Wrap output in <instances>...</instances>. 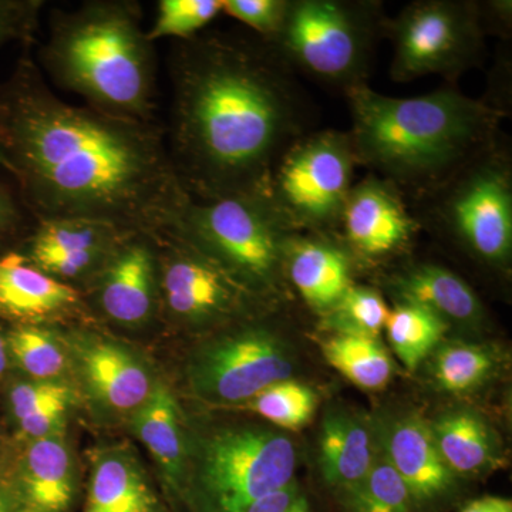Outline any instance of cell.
<instances>
[{"label":"cell","instance_id":"cell-1","mask_svg":"<svg viewBox=\"0 0 512 512\" xmlns=\"http://www.w3.org/2000/svg\"><path fill=\"white\" fill-rule=\"evenodd\" d=\"M0 157L37 221L84 218L156 238L180 227L192 200L156 121L67 103L30 59L0 101Z\"/></svg>","mask_w":512,"mask_h":512},{"label":"cell","instance_id":"cell-2","mask_svg":"<svg viewBox=\"0 0 512 512\" xmlns=\"http://www.w3.org/2000/svg\"><path fill=\"white\" fill-rule=\"evenodd\" d=\"M168 151L194 201L264 192L279 156L311 131L293 69L262 39L210 32L178 42Z\"/></svg>","mask_w":512,"mask_h":512},{"label":"cell","instance_id":"cell-3","mask_svg":"<svg viewBox=\"0 0 512 512\" xmlns=\"http://www.w3.org/2000/svg\"><path fill=\"white\" fill-rule=\"evenodd\" d=\"M359 165L421 198L500 141L507 111L454 86L386 96L360 84L345 93Z\"/></svg>","mask_w":512,"mask_h":512},{"label":"cell","instance_id":"cell-4","mask_svg":"<svg viewBox=\"0 0 512 512\" xmlns=\"http://www.w3.org/2000/svg\"><path fill=\"white\" fill-rule=\"evenodd\" d=\"M42 62L53 82L87 106L156 121V55L138 3L96 0L72 12L55 10Z\"/></svg>","mask_w":512,"mask_h":512},{"label":"cell","instance_id":"cell-5","mask_svg":"<svg viewBox=\"0 0 512 512\" xmlns=\"http://www.w3.org/2000/svg\"><path fill=\"white\" fill-rule=\"evenodd\" d=\"M295 443L256 424L218 427L191 437L181 512H247L295 480Z\"/></svg>","mask_w":512,"mask_h":512},{"label":"cell","instance_id":"cell-6","mask_svg":"<svg viewBox=\"0 0 512 512\" xmlns=\"http://www.w3.org/2000/svg\"><path fill=\"white\" fill-rule=\"evenodd\" d=\"M386 19L376 0H289L282 29L266 43L293 72L346 93L367 83Z\"/></svg>","mask_w":512,"mask_h":512},{"label":"cell","instance_id":"cell-7","mask_svg":"<svg viewBox=\"0 0 512 512\" xmlns=\"http://www.w3.org/2000/svg\"><path fill=\"white\" fill-rule=\"evenodd\" d=\"M177 229L266 302L288 298L284 247L295 231L264 192L191 200Z\"/></svg>","mask_w":512,"mask_h":512},{"label":"cell","instance_id":"cell-8","mask_svg":"<svg viewBox=\"0 0 512 512\" xmlns=\"http://www.w3.org/2000/svg\"><path fill=\"white\" fill-rule=\"evenodd\" d=\"M417 200L419 224L433 225L481 265L510 271L512 163L505 144L498 141Z\"/></svg>","mask_w":512,"mask_h":512},{"label":"cell","instance_id":"cell-9","mask_svg":"<svg viewBox=\"0 0 512 512\" xmlns=\"http://www.w3.org/2000/svg\"><path fill=\"white\" fill-rule=\"evenodd\" d=\"M359 161L349 131H308L272 167L264 194L295 232H336Z\"/></svg>","mask_w":512,"mask_h":512},{"label":"cell","instance_id":"cell-10","mask_svg":"<svg viewBox=\"0 0 512 512\" xmlns=\"http://www.w3.org/2000/svg\"><path fill=\"white\" fill-rule=\"evenodd\" d=\"M154 242L160 313L175 326L217 332L278 308L242 284L180 229L165 231Z\"/></svg>","mask_w":512,"mask_h":512},{"label":"cell","instance_id":"cell-11","mask_svg":"<svg viewBox=\"0 0 512 512\" xmlns=\"http://www.w3.org/2000/svg\"><path fill=\"white\" fill-rule=\"evenodd\" d=\"M485 30L476 0H416L386 19L397 83L440 76L448 83L483 63Z\"/></svg>","mask_w":512,"mask_h":512},{"label":"cell","instance_id":"cell-12","mask_svg":"<svg viewBox=\"0 0 512 512\" xmlns=\"http://www.w3.org/2000/svg\"><path fill=\"white\" fill-rule=\"evenodd\" d=\"M268 313L217 330L192 353L187 379L198 399L242 406L271 384L293 379L295 352L265 319Z\"/></svg>","mask_w":512,"mask_h":512},{"label":"cell","instance_id":"cell-13","mask_svg":"<svg viewBox=\"0 0 512 512\" xmlns=\"http://www.w3.org/2000/svg\"><path fill=\"white\" fill-rule=\"evenodd\" d=\"M419 221L404 202L397 185L369 173L350 188L335 234L353 259L380 262L412 245Z\"/></svg>","mask_w":512,"mask_h":512},{"label":"cell","instance_id":"cell-14","mask_svg":"<svg viewBox=\"0 0 512 512\" xmlns=\"http://www.w3.org/2000/svg\"><path fill=\"white\" fill-rule=\"evenodd\" d=\"M74 365L87 397L106 419H130L158 382L151 367L124 343L93 332L70 336Z\"/></svg>","mask_w":512,"mask_h":512},{"label":"cell","instance_id":"cell-15","mask_svg":"<svg viewBox=\"0 0 512 512\" xmlns=\"http://www.w3.org/2000/svg\"><path fill=\"white\" fill-rule=\"evenodd\" d=\"M86 288L103 318L124 329L146 328L160 313L154 238L124 239Z\"/></svg>","mask_w":512,"mask_h":512},{"label":"cell","instance_id":"cell-16","mask_svg":"<svg viewBox=\"0 0 512 512\" xmlns=\"http://www.w3.org/2000/svg\"><path fill=\"white\" fill-rule=\"evenodd\" d=\"M130 235L116 225L84 218L37 221L23 255L40 271L76 288V282L89 284Z\"/></svg>","mask_w":512,"mask_h":512},{"label":"cell","instance_id":"cell-17","mask_svg":"<svg viewBox=\"0 0 512 512\" xmlns=\"http://www.w3.org/2000/svg\"><path fill=\"white\" fill-rule=\"evenodd\" d=\"M355 268V259L335 232H295L286 239V282L316 315L328 312L355 284Z\"/></svg>","mask_w":512,"mask_h":512},{"label":"cell","instance_id":"cell-18","mask_svg":"<svg viewBox=\"0 0 512 512\" xmlns=\"http://www.w3.org/2000/svg\"><path fill=\"white\" fill-rule=\"evenodd\" d=\"M130 423L156 463L171 512L183 511L191 436L170 387L158 380L147 402L130 417Z\"/></svg>","mask_w":512,"mask_h":512},{"label":"cell","instance_id":"cell-19","mask_svg":"<svg viewBox=\"0 0 512 512\" xmlns=\"http://www.w3.org/2000/svg\"><path fill=\"white\" fill-rule=\"evenodd\" d=\"M387 292L394 303L420 306L461 335H478L487 325V312L474 289L443 265L413 264L390 275Z\"/></svg>","mask_w":512,"mask_h":512},{"label":"cell","instance_id":"cell-20","mask_svg":"<svg viewBox=\"0 0 512 512\" xmlns=\"http://www.w3.org/2000/svg\"><path fill=\"white\" fill-rule=\"evenodd\" d=\"M5 476L23 510L73 512L76 507L79 478L63 433L26 443Z\"/></svg>","mask_w":512,"mask_h":512},{"label":"cell","instance_id":"cell-21","mask_svg":"<svg viewBox=\"0 0 512 512\" xmlns=\"http://www.w3.org/2000/svg\"><path fill=\"white\" fill-rule=\"evenodd\" d=\"M82 292L36 268L20 252L0 255V318L37 325L82 312Z\"/></svg>","mask_w":512,"mask_h":512},{"label":"cell","instance_id":"cell-22","mask_svg":"<svg viewBox=\"0 0 512 512\" xmlns=\"http://www.w3.org/2000/svg\"><path fill=\"white\" fill-rule=\"evenodd\" d=\"M384 454L409 488L413 504H429L446 497L457 477L448 470L437 450L430 421L404 414L379 423Z\"/></svg>","mask_w":512,"mask_h":512},{"label":"cell","instance_id":"cell-23","mask_svg":"<svg viewBox=\"0 0 512 512\" xmlns=\"http://www.w3.org/2000/svg\"><path fill=\"white\" fill-rule=\"evenodd\" d=\"M318 440L320 476L338 494L366 477L382 446L379 423L343 406L330 407L325 413Z\"/></svg>","mask_w":512,"mask_h":512},{"label":"cell","instance_id":"cell-24","mask_svg":"<svg viewBox=\"0 0 512 512\" xmlns=\"http://www.w3.org/2000/svg\"><path fill=\"white\" fill-rule=\"evenodd\" d=\"M83 512H171L136 453L124 444L97 448Z\"/></svg>","mask_w":512,"mask_h":512},{"label":"cell","instance_id":"cell-25","mask_svg":"<svg viewBox=\"0 0 512 512\" xmlns=\"http://www.w3.org/2000/svg\"><path fill=\"white\" fill-rule=\"evenodd\" d=\"M430 429L444 464L456 477L483 476L501 463L497 433L474 410H448L430 421Z\"/></svg>","mask_w":512,"mask_h":512},{"label":"cell","instance_id":"cell-26","mask_svg":"<svg viewBox=\"0 0 512 512\" xmlns=\"http://www.w3.org/2000/svg\"><path fill=\"white\" fill-rule=\"evenodd\" d=\"M427 360L437 389L454 396L477 392L490 382L498 366L493 346L463 339H444Z\"/></svg>","mask_w":512,"mask_h":512},{"label":"cell","instance_id":"cell-27","mask_svg":"<svg viewBox=\"0 0 512 512\" xmlns=\"http://www.w3.org/2000/svg\"><path fill=\"white\" fill-rule=\"evenodd\" d=\"M323 356L340 375L363 390H382L394 375V363L379 339L329 333Z\"/></svg>","mask_w":512,"mask_h":512},{"label":"cell","instance_id":"cell-28","mask_svg":"<svg viewBox=\"0 0 512 512\" xmlns=\"http://www.w3.org/2000/svg\"><path fill=\"white\" fill-rule=\"evenodd\" d=\"M384 332L394 355L413 372L426 362L450 330L443 320L420 306L394 303Z\"/></svg>","mask_w":512,"mask_h":512},{"label":"cell","instance_id":"cell-29","mask_svg":"<svg viewBox=\"0 0 512 512\" xmlns=\"http://www.w3.org/2000/svg\"><path fill=\"white\" fill-rule=\"evenodd\" d=\"M10 362L29 379L60 382L69 357L66 343L50 329L37 325H18L6 333Z\"/></svg>","mask_w":512,"mask_h":512},{"label":"cell","instance_id":"cell-30","mask_svg":"<svg viewBox=\"0 0 512 512\" xmlns=\"http://www.w3.org/2000/svg\"><path fill=\"white\" fill-rule=\"evenodd\" d=\"M389 312L379 289L353 284L328 312L320 316V326L335 335L379 339Z\"/></svg>","mask_w":512,"mask_h":512},{"label":"cell","instance_id":"cell-31","mask_svg":"<svg viewBox=\"0 0 512 512\" xmlns=\"http://www.w3.org/2000/svg\"><path fill=\"white\" fill-rule=\"evenodd\" d=\"M339 497L348 512H412L414 507L409 488L382 446L366 477Z\"/></svg>","mask_w":512,"mask_h":512},{"label":"cell","instance_id":"cell-32","mask_svg":"<svg viewBox=\"0 0 512 512\" xmlns=\"http://www.w3.org/2000/svg\"><path fill=\"white\" fill-rule=\"evenodd\" d=\"M239 407L258 414L278 429L299 430L315 416L318 394L306 384L286 379L271 384Z\"/></svg>","mask_w":512,"mask_h":512},{"label":"cell","instance_id":"cell-33","mask_svg":"<svg viewBox=\"0 0 512 512\" xmlns=\"http://www.w3.org/2000/svg\"><path fill=\"white\" fill-rule=\"evenodd\" d=\"M224 9V0H160L156 19L147 30L151 43L160 39L180 42L200 35Z\"/></svg>","mask_w":512,"mask_h":512},{"label":"cell","instance_id":"cell-34","mask_svg":"<svg viewBox=\"0 0 512 512\" xmlns=\"http://www.w3.org/2000/svg\"><path fill=\"white\" fill-rule=\"evenodd\" d=\"M6 400L10 417L18 423L47 404L74 400V392L63 382L26 379L10 384Z\"/></svg>","mask_w":512,"mask_h":512},{"label":"cell","instance_id":"cell-35","mask_svg":"<svg viewBox=\"0 0 512 512\" xmlns=\"http://www.w3.org/2000/svg\"><path fill=\"white\" fill-rule=\"evenodd\" d=\"M289 0H224V9L232 19L255 30L259 39L271 42L284 25Z\"/></svg>","mask_w":512,"mask_h":512},{"label":"cell","instance_id":"cell-36","mask_svg":"<svg viewBox=\"0 0 512 512\" xmlns=\"http://www.w3.org/2000/svg\"><path fill=\"white\" fill-rule=\"evenodd\" d=\"M73 402L74 400H62V402L47 404L43 409L19 420L16 423L18 439L29 443V441L45 439V437L63 433L67 414H69Z\"/></svg>","mask_w":512,"mask_h":512},{"label":"cell","instance_id":"cell-37","mask_svg":"<svg viewBox=\"0 0 512 512\" xmlns=\"http://www.w3.org/2000/svg\"><path fill=\"white\" fill-rule=\"evenodd\" d=\"M40 2H0V42L10 36H29L35 29Z\"/></svg>","mask_w":512,"mask_h":512},{"label":"cell","instance_id":"cell-38","mask_svg":"<svg viewBox=\"0 0 512 512\" xmlns=\"http://www.w3.org/2000/svg\"><path fill=\"white\" fill-rule=\"evenodd\" d=\"M247 512H312V508L295 478L285 487L256 501Z\"/></svg>","mask_w":512,"mask_h":512},{"label":"cell","instance_id":"cell-39","mask_svg":"<svg viewBox=\"0 0 512 512\" xmlns=\"http://www.w3.org/2000/svg\"><path fill=\"white\" fill-rule=\"evenodd\" d=\"M481 23L485 33H495L501 37L510 36L512 26L511 0H484L478 2Z\"/></svg>","mask_w":512,"mask_h":512},{"label":"cell","instance_id":"cell-40","mask_svg":"<svg viewBox=\"0 0 512 512\" xmlns=\"http://www.w3.org/2000/svg\"><path fill=\"white\" fill-rule=\"evenodd\" d=\"M20 222L18 205L10 192L0 185V238L10 234Z\"/></svg>","mask_w":512,"mask_h":512},{"label":"cell","instance_id":"cell-41","mask_svg":"<svg viewBox=\"0 0 512 512\" xmlns=\"http://www.w3.org/2000/svg\"><path fill=\"white\" fill-rule=\"evenodd\" d=\"M461 512H512V501L508 498L487 495L471 501Z\"/></svg>","mask_w":512,"mask_h":512},{"label":"cell","instance_id":"cell-42","mask_svg":"<svg viewBox=\"0 0 512 512\" xmlns=\"http://www.w3.org/2000/svg\"><path fill=\"white\" fill-rule=\"evenodd\" d=\"M22 510V505L6 478L5 471H0V512H20Z\"/></svg>","mask_w":512,"mask_h":512},{"label":"cell","instance_id":"cell-43","mask_svg":"<svg viewBox=\"0 0 512 512\" xmlns=\"http://www.w3.org/2000/svg\"><path fill=\"white\" fill-rule=\"evenodd\" d=\"M10 366H12V362H10L6 333L0 332V382H3L8 376Z\"/></svg>","mask_w":512,"mask_h":512},{"label":"cell","instance_id":"cell-44","mask_svg":"<svg viewBox=\"0 0 512 512\" xmlns=\"http://www.w3.org/2000/svg\"><path fill=\"white\" fill-rule=\"evenodd\" d=\"M20 512H32V511H28V510H22V511H20Z\"/></svg>","mask_w":512,"mask_h":512}]
</instances>
